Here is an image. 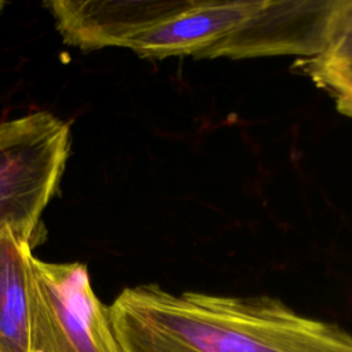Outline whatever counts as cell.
<instances>
[{
    "label": "cell",
    "instance_id": "6da1fadb",
    "mask_svg": "<svg viewBox=\"0 0 352 352\" xmlns=\"http://www.w3.org/2000/svg\"><path fill=\"white\" fill-rule=\"evenodd\" d=\"M121 352H352V334L268 296L125 287L109 307Z\"/></svg>",
    "mask_w": 352,
    "mask_h": 352
},
{
    "label": "cell",
    "instance_id": "7a4b0ae2",
    "mask_svg": "<svg viewBox=\"0 0 352 352\" xmlns=\"http://www.w3.org/2000/svg\"><path fill=\"white\" fill-rule=\"evenodd\" d=\"M69 147V124L48 111L0 124V231L8 228L33 245Z\"/></svg>",
    "mask_w": 352,
    "mask_h": 352
},
{
    "label": "cell",
    "instance_id": "3957f363",
    "mask_svg": "<svg viewBox=\"0 0 352 352\" xmlns=\"http://www.w3.org/2000/svg\"><path fill=\"white\" fill-rule=\"evenodd\" d=\"M30 352H121L81 263L29 258Z\"/></svg>",
    "mask_w": 352,
    "mask_h": 352
},
{
    "label": "cell",
    "instance_id": "277c9868",
    "mask_svg": "<svg viewBox=\"0 0 352 352\" xmlns=\"http://www.w3.org/2000/svg\"><path fill=\"white\" fill-rule=\"evenodd\" d=\"M268 0H183L172 6L124 48L140 58L164 59L194 55L202 58L239 33Z\"/></svg>",
    "mask_w": 352,
    "mask_h": 352
},
{
    "label": "cell",
    "instance_id": "5b68a950",
    "mask_svg": "<svg viewBox=\"0 0 352 352\" xmlns=\"http://www.w3.org/2000/svg\"><path fill=\"white\" fill-rule=\"evenodd\" d=\"M331 1H272L239 32L202 58L265 55L312 56L326 45V18Z\"/></svg>",
    "mask_w": 352,
    "mask_h": 352
},
{
    "label": "cell",
    "instance_id": "8992f818",
    "mask_svg": "<svg viewBox=\"0 0 352 352\" xmlns=\"http://www.w3.org/2000/svg\"><path fill=\"white\" fill-rule=\"evenodd\" d=\"M173 1H100L52 0L44 6L54 16L55 26L67 45L82 51L125 44Z\"/></svg>",
    "mask_w": 352,
    "mask_h": 352
},
{
    "label": "cell",
    "instance_id": "52a82bcc",
    "mask_svg": "<svg viewBox=\"0 0 352 352\" xmlns=\"http://www.w3.org/2000/svg\"><path fill=\"white\" fill-rule=\"evenodd\" d=\"M33 245L6 228L0 231V346L30 352L29 258Z\"/></svg>",
    "mask_w": 352,
    "mask_h": 352
},
{
    "label": "cell",
    "instance_id": "ba28073f",
    "mask_svg": "<svg viewBox=\"0 0 352 352\" xmlns=\"http://www.w3.org/2000/svg\"><path fill=\"white\" fill-rule=\"evenodd\" d=\"M294 66L333 99L338 113L352 117V33L342 34Z\"/></svg>",
    "mask_w": 352,
    "mask_h": 352
},
{
    "label": "cell",
    "instance_id": "9c48e42d",
    "mask_svg": "<svg viewBox=\"0 0 352 352\" xmlns=\"http://www.w3.org/2000/svg\"><path fill=\"white\" fill-rule=\"evenodd\" d=\"M326 45L331 40L352 33V0L331 1L326 18ZM324 45V47H326Z\"/></svg>",
    "mask_w": 352,
    "mask_h": 352
},
{
    "label": "cell",
    "instance_id": "30bf717a",
    "mask_svg": "<svg viewBox=\"0 0 352 352\" xmlns=\"http://www.w3.org/2000/svg\"><path fill=\"white\" fill-rule=\"evenodd\" d=\"M6 6V3L4 1H0V11H1V8Z\"/></svg>",
    "mask_w": 352,
    "mask_h": 352
},
{
    "label": "cell",
    "instance_id": "8fae6325",
    "mask_svg": "<svg viewBox=\"0 0 352 352\" xmlns=\"http://www.w3.org/2000/svg\"><path fill=\"white\" fill-rule=\"evenodd\" d=\"M0 352H3V349H1V346H0Z\"/></svg>",
    "mask_w": 352,
    "mask_h": 352
}]
</instances>
